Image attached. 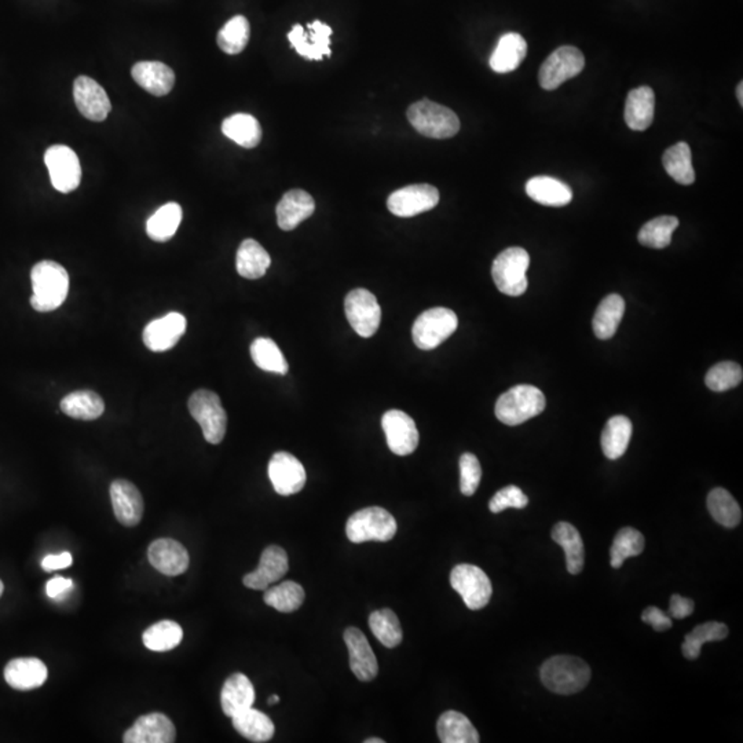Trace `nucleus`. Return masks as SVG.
Segmentation results:
<instances>
[{"mask_svg": "<svg viewBox=\"0 0 743 743\" xmlns=\"http://www.w3.org/2000/svg\"><path fill=\"white\" fill-rule=\"evenodd\" d=\"M33 294L31 304L39 313L54 312L62 306L69 291V275L64 266L43 260L31 271Z\"/></svg>", "mask_w": 743, "mask_h": 743, "instance_id": "nucleus-1", "label": "nucleus"}, {"mask_svg": "<svg viewBox=\"0 0 743 743\" xmlns=\"http://www.w3.org/2000/svg\"><path fill=\"white\" fill-rule=\"evenodd\" d=\"M542 684L560 695L580 693L591 680V667L585 661L572 656L552 657L539 671Z\"/></svg>", "mask_w": 743, "mask_h": 743, "instance_id": "nucleus-2", "label": "nucleus"}, {"mask_svg": "<svg viewBox=\"0 0 743 743\" xmlns=\"http://www.w3.org/2000/svg\"><path fill=\"white\" fill-rule=\"evenodd\" d=\"M547 405L544 394L534 385H521L503 394L495 403V417L507 426H519L542 413Z\"/></svg>", "mask_w": 743, "mask_h": 743, "instance_id": "nucleus-3", "label": "nucleus"}, {"mask_svg": "<svg viewBox=\"0 0 743 743\" xmlns=\"http://www.w3.org/2000/svg\"><path fill=\"white\" fill-rule=\"evenodd\" d=\"M408 120L416 131L434 140L452 138L460 131V120L452 109L421 99L408 109Z\"/></svg>", "mask_w": 743, "mask_h": 743, "instance_id": "nucleus-4", "label": "nucleus"}, {"mask_svg": "<svg viewBox=\"0 0 743 743\" xmlns=\"http://www.w3.org/2000/svg\"><path fill=\"white\" fill-rule=\"evenodd\" d=\"M529 266L530 257L528 251L519 247L507 248L493 262L492 277L495 286L508 296H521L525 294L529 285L526 277Z\"/></svg>", "mask_w": 743, "mask_h": 743, "instance_id": "nucleus-5", "label": "nucleus"}, {"mask_svg": "<svg viewBox=\"0 0 743 743\" xmlns=\"http://www.w3.org/2000/svg\"><path fill=\"white\" fill-rule=\"evenodd\" d=\"M346 534L354 544L387 542L396 534V521L382 507H367L349 518Z\"/></svg>", "mask_w": 743, "mask_h": 743, "instance_id": "nucleus-6", "label": "nucleus"}, {"mask_svg": "<svg viewBox=\"0 0 743 743\" xmlns=\"http://www.w3.org/2000/svg\"><path fill=\"white\" fill-rule=\"evenodd\" d=\"M189 412L202 427L207 442L218 445L228 429V414L222 406L218 394L210 390H197L189 398Z\"/></svg>", "mask_w": 743, "mask_h": 743, "instance_id": "nucleus-7", "label": "nucleus"}, {"mask_svg": "<svg viewBox=\"0 0 743 743\" xmlns=\"http://www.w3.org/2000/svg\"><path fill=\"white\" fill-rule=\"evenodd\" d=\"M458 315L446 307H434L421 313L412 328L414 344L420 350H434L458 330Z\"/></svg>", "mask_w": 743, "mask_h": 743, "instance_id": "nucleus-8", "label": "nucleus"}, {"mask_svg": "<svg viewBox=\"0 0 743 743\" xmlns=\"http://www.w3.org/2000/svg\"><path fill=\"white\" fill-rule=\"evenodd\" d=\"M585 59L577 47L563 46L545 59L539 68V86L544 90H557L566 80L573 79L583 72Z\"/></svg>", "mask_w": 743, "mask_h": 743, "instance_id": "nucleus-9", "label": "nucleus"}, {"mask_svg": "<svg viewBox=\"0 0 743 743\" xmlns=\"http://www.w3.org/2000/svg\"><path fill=\"white\" fill-rule=\"evenodd\" d=\"M450 584L469 610L484 609L492 598V583L478 566H456L450 573Z\"/></svg>", "mask_w": 743, "mask_h": 743, "instance_id": "nucleus-10", "label": "nucleus"}, {"mask_svg": "<svg viewBox=\"0 0 743 743\" xmlns=\"http://www.w3.org/2000/svg\"><path fill=\"white\" fill-rule=\"evenodd\" d=\"M347 321L361 338H372L377 332L382 321V309L372 292L354 289L344 301Z\"/></svg>", "mask_w": 743, "mask_h": 743, "instance_id": "nucleus-11", "label": "nucleus"}, {"mask_svg": "<svg viewBox=\"0 0 743 743\" xmlns=\"http://www.w3.org/2000/svg\"><path fill=\"white\" fill-rule=\"evenodd\" d=\"M44 163L49 169L54 189L61 193H70L79 187L82 181V167L79 158L72 149L65 145L50 146L44 155Z\"/></svg>", "mask_w": 743, "mask_h": 743, "instance_id": "nucleus-12", "label": "nucleus"}, {"mask_svg": "<svg viewBox=\"0 0 743 743\" xmlns=\"http://www.w3.org/2000/svg\"><path fill=\"white\" fill-rule=\"evenodd\" d=\"M439 192L431 185H409L391 193L387 207L391 213L400 218H412L437 207Z\"/></svg>", "mask_w": 743, "mask_h": 743, "instance_id": "nucleus-13", "label": "nucleus"}, {"mask_svg": "<svg viewBox=\"0 0 743 743\" xmlns=\"http://www.w3.org/2000/svg\"><path fill=\"white\" fill-rule=\"evenodd\" d=\"M382 427L387 438L391 452L396 456L412 455L419 446V431L416 423L405 412H385L382 417Z\"/></svg>", "mask_w": 743, "mask_h": 743, "instance_id": "nucleus-14", "label": "nucleus"}, {"mask_svg": "<svg viewBox=\"0 0 743 743\" xmlns=\"http://www.w3.org/2000/svg\"><path fill=\"white\" fill-rule=\"evenodd\" d=\"M268 478L278 494H296L306 485V469L291 453L278 452L268 463Z\"/></svg>", "mask_w": 743, "mask_h": 743, "instance_id": "nucleus-15", "label": "nucleus"}, {"mask_svg": "<svg viewBox=\"0 0 743 743\" xmlns=\"http://www.w3.org/2000/svg\"><path fill=\"white\" fill-rule=\"evenodd\" d=\"M331 35L332 28L317 20L307 23V31L297 23L288 33V39L299 56L320 61L322 57L331 56Z\"/></svg>", "mask_w": 743, "mask_h": 743, "instance_id": "nucleus-16", "label": "nucleus"}, {"mask_svg": "<svg viewBox=\"0 0 743 743\" xmlns=\"http://www.w3.org/2000/svg\"><path fill=\"white\" fill-rule=\"evenodd\" d=\"M186 332V318L181 313H168L146 325L143 343L155 353L171 350Z\"/></svg>", "mask_w": 743, "mask_h": 743, "instance_id": "nucleus-17", "label": "nucleus"}, {"mask_svg": "<svg viewBox=\"0 0 743 743\" xmlns=\"http://www.w3.org/2000/svg\"><path fill=\"white\" fill-rule=\"evenodd\" d=\"M288 555L281 547L270 545L263 551L259 566L245 575L244 585L254 591H266L271 584L277 583L288 573Z\"/></svg>", "mask_w": 743, "mask_h": 743, "instance_id": "nucleus-18", "label": "nucleus"}, {"mask_svg": "<svg viewBox=\"0 0 743 743\" xmlns=\"http://www.w3.org/2000/svg\"><path fill=\"white\" fill-rule=\"evenodd\" d=\"M73 96L80 113L91 122H104L111 112L108 94L91 77H79L75 80Z\"/></svg>", "mask_w": 743, "mask_h": 743, "instance_id": "nucleus-19", "label": "nucleus"}, {"mask_svg": "<svg viewBox=\"0 0 743 743\" xmlns=\"http://www.w3.org/2000/svg\"><path fill=\"white\" fill-rule=\"evenodd\" d=\"M149 562L161 575L176 577L186 572L190 557L181 542L172 539H159L149 545Z\"/></svg>", "mask_w": 743, "mask_h": 743, "instance_id": "nucleus-20", "label": "nucleus"}, {"mask_svg": "<svg viewBox=\"0 0 743 743\" xmlns=\"http://www.w3.org/2000/svg\"><path fill=\"white\" fill-rule=\"evenodd\" d=\"M111 500L114 516L122 526L140 525L143 515V499L140 490L126 479H117L111 485Z\"/></svg>", "mask_w": 743, "mask_h": 743, "instance_id": "nucleus-21", "label": "nucleus"}, {"mask_svg": "<svg viewBox=\"0 0 743 743\" xmlns=\"http://www.w3.org/2000/svg\"><path fill=\"white\" fill-rule=\"evenodd\" d=\"M176 726L166 714L149 713L140 716L131 729H127L122 740L126 743H172L176 742Z\"/></svg>", "mask_w": 743, "mask_h": 743, "instance_id": "nucleus-22", "label": "nucleus"}, {"mask_svg": "<svg viewBox=\"0 0 743 743\" xmlns=\"http://www.w3.org/2000/svg\"><path fill=\"white\" fill-rule=\"evenodd\" d=\"M347 650L350 656V667L357 679L370 682L377 676L379 664L376 656L370 648L367 636L358 628H347L344 632Z\"/></svg>", "mask_w": 743, "mask_h": 743, "instance_id": "nucleus-23", "label": "nucleus"}, {"mask_svg": "<svg viewBox=\"0 0 743 743\" xmlns=\"http://www.w3.org/2000/svg\"><path fill=\"white\" fill-rule=\"evenodd\" d=\"M314 198L301 189L286 192L277 204V223L281 231H294L314 213Z\"/></svg>", "mask_w": 743, "mask_h": 743, "instance_id": "nucleus-24", "label": "nucleus"}, {"mask_svg": "<svg viewBox=\"0 0 743 743\" xmlns=\"http://www.w3.org/2000/svg\"><path fill=\"white\" fill-rule=\"evenodd\" d=\"M49 671L43 661L38 658H15L5 667V680L10 687L18 691H30L46 683Z\"/></svg>", "mask_w": 743, "mask_h": 743, "instance_id": "nucleus-25", "label": "nucleus"}, {"mask_svg": "<svg viewBox=\"0 0 743 743\" xmlns=\"http://www.w3.org/2000/svg\"><path fill=\"white\" fill-rule=\"evenodd\" d=\"M131 75L138 86L156 96L167 95L176 83V73L163 62H138L132 67Z\"/></svg>", "mask_w": 743, "mask_h": 743, "instance_id": "nucleus-26", "label": "nucleus"}, {"mask_svg": "<svg viewBox=\"0 0 743 743\" xmlns=\"http://www.w3.org/2000/svg\"><path fill=\"white\" fill-rule=\"evenodd\" d=\"M656 95L653 88L643 86L630 91L625 103V122L633 131H646L653 124Z\"/></svg>", "mask_w": 743, "mask_h": 743, "instance_id": "nucleus-27", "label": "nucleus"}, {"mask_svg": "<svg viewBox=\"0 0 743 743\" xmlns=\"http://www.w3.org/2000/svg\"><path fill=\"white\" fill-rule=\"evenodd\" d=\"M528 54V43L519 33H505L500 38L492 57L490 68L497 73H510L518 69Z\"/></svg>", "mask_w": 743, "mask_h": 743, "instance_id": "nucleus-28", "label": "nucleus"}, {"mask_svg": "<svg viewBox=\"0 0 743 743\" xmlns=\"http://www.w3.org/2000/svg\"><path fill=\"white\" fill-rule=\"evenodd\" d=\"M255 702V688L245 675L234 674L226 680L221 693L222 711L226 716H236Z\"/></svg>", "mask_w": 743, "mask_h": 743, "instance_id": "nucleus-29", "label": "nucleus"}, {"mask_svg": "<svg viewBox=\"0 0 743 743\" xmlns=\"http://www.w3.org/2000/svg\"><path fill=\"white\" fill-rule=\"evenodd\" d=\"M529 197L547 207H565L573 200V192L565 182L552 177H536L526 184Z\"/></svg>", "mask_w": 743, "mask_h": 743, "instance_id": "nucleus-30", "label": "nucleus"}, {"mask_svg": "<svg viewBox=\"0 0 743 743\" xmlns=\"http://www.w3.org/2000/svg\"><path fill=\"white\" fill-rule=\"evenodd\" d=\"M270 265V255L259 242L252 239L241 242L236 257L237 273L241 277L248 280L262 278Z\"/></svg>", "mask_w": 743, "mask_h": 743, "instance_id": "nucleus-31", "label": "nucleus"}, {"mask_svg": "<svg viewBox=\"0 0 743 743\" xmlns=\"http://www.w3.org/2000/svg\"><path fill=\"white\" fill-rule=\"evenodd\" d=\"M233 727L245 739L255 743L268 742L276 732L275 723L263 711L248 708L231 717Z\"/></svg>", "mask_w": 743, "mask_h": 743, "instance_id": "nucleus-32", "label": "nucleus"}, {"mask_svg": "<svg viewBox=\"0 0 743 743\" xmlns=\"http://www.w3.org/2000/svg\"><path fill=\"white\" fill-rule=\"evenodd\" d=\"M552 539L565 549L567 572L570 575L583 572L585 552L580 531L570 523L560 522L552 529Z\"/></svg>", "mask_w": 743, "mask_h": 743, "instance_id": "nucleus-33", "label": "nucleus"}, {"mask_svg": "<svg viewBox=\"0 0 743 743\" xmlns=\"http://www.w3.org/2000/svg\"><path fill=\"white\" fill-rule=\"evenodd\" d=\"M624 313L625 301L620 294H612L604 297L592 321L594 335L601 340L612 339L620 327Z\"/></svg>", "mask_w": 743, "mask_h": 743, "instance_id": "nucleus-34", "label": "nucleus"}, {"mask_svg": "<svg viewBox=\"0 0 743 743\" xmlns=\"http://www.w3.org/2000/svg\"><path fill=\"white\" fill-rule=\"evenodd\" d=\"M438 737L443 743H478L479 734L473 723L458 711H445L438 719Z\"/></svg>", "mask_w": 743, "mask_h": 743, "instance_id": "nucleus-35", "label": "nucleus"}, {"mask_svg": "<svg viewBox=\"0 0 743 743\" xmlns=\"http://www.w3.org/2000/svg\"><path fill=\"white\" fill-rule=\"evenodd\" d=\"M59 405L67 416L77 420H86V421L98 419L105 412V403L103 398L94 391L88 390L73 391L68 394Z\"/></svg>", "mask_w": 743, "mask_h": 743, "instance_id": "nucleus-36", "label": "nucleus"}, {"mask_svg": "<svg viewBox=\"0 0 743 743\" xmlns=\"http://www.w3.org/2000/svg\"><path fill=\"white\" fill-rule=\"evenodd\" d=\"M222 132L242 148L252 149L262 140V127L248 113L231 114L222 122Z\"/></svg>", "mask_w": 743, "mask_h": 743, "instance_id": "nucleus-37", "label": "nucleus"}, {"mask_svg": "<svg viewBox=\"0 0 743 743\" xmlns=\"http://www.w3.org/2000/svg\"><path fill=\"white\" fill-rule=\"evenodd\" d=\"M632 437V421L625 416H614L602 432V449L610 460L622 458Z\"/></svg>", "mask_w": 743, "mask_h": 743, "instance_id": "nucleus-38", "label": "nucleus"}, {"mask_svg": "<svg viewBox=\"0 0 743 743\" xmlns=\"http://www.w3.org/2000/svg\"><path fill=\"white\" fill-rule=\"evenodd\" d=\"M181 222V205L178 203H167L148 219L146 233L153 241H168L178 231Z\"/></svg>", "mask_w": 743, "mask_h": 743, "instance_id": "nucleus-39", "label": "nucleus"}, {"mask_svg": "<svg viewBox=\"0 0 743 743\" xmlns=\"http://www.w3.org/2000/svg\"><path fill=\"white\" fill-rule=\"evenodd\" d=\"M662 163L669 177H672L677 184L688 186L695 182L693 156H691L688 143L679 142L667 149L662 158Z\"/></svg>", "mask_w": 743, "mask_h": 743, "instance_id": "nucleus-40", "label": "nucleus"}, {"mask_svg": "<svg viewBox=\"0 0 743 743\" xmlns=\"http://www.w3.org/2000/svg\"><path fill=\"white\" fill-rule=\"evenodd\" d=\"M184 639V630L181 625L177 624L176 621L156 622L152 627L143 632L142 641L145 648L156 653H164V651L172 650V648H178Z\"/></svg>", "mask_w": 743, "mask_h": 743, "instance_id": "nucleus-41", "label": "nucleus"}, {"mask_svg": "<svg viewBox=\"0 0 743 743\" xmlns=\"http://www.w3.org/2000/svg\"><path fill=\"white\" fill-rule=\"evenodd\" d=\"M708 510L711 518L724 528H735L742 521V510L739 504L735 502L731 493L721 487H717L709 493Z\"/></svg>", "mask_w": 743, "mask_h": 743, "instance_id": "nucleus-42", "label": "nucleus"}, {"mask_svg": "<svg viewBox=\"0 0 743 743\" xmlns=\"http://www.w3.org/2000/svg\"><path fill=\"white\" fill-rule=\"evenodd\" d=\"M304 589L294 581H284L276 586H268L265 591L263 601L267 606L280 612H294L304 604Z\"/></svg>", "mask_w": 743, "mask_h": 743, "instance_id": "nucleus-43", "label": "nucleus"}, {"mask_svg": "<svg viewBox=\"0 0 743 743\" xmlns=\"http://www.w3.org/2000/svg\"><path fill=\"white\" fill-rule=\"evenodd\" d=\"M729 636V628L721 622H705L693 628L683 643V656L695 661L701 656L703 644L711 641H721Z\"/></svg>", "mask_w": 743, "mask_h": 743, "instance_id": "nucleus-44", "label": "nucleus"}, {"mask_svg": "<svg viewBox=\"0 0 743 743\" xmlns=\"http://www.w3.org/2000/svg\"><path fill=\"white\" fill-rule=\"evenodd\" d=\"M369 628L377 640L387 648H396L403 641V628L393 610L383 609L372 612L369 617Z\"/></svg>", "mask_w": 743, "mask_h": 743, "instance_id": "nucleus-45", "label": "nucleus"}, {"mask_svg": "<svg viewBox=\"0 0 743 743\" xmlns=\"http://www.w3.org/2000/svg\"><path fill=\"white\" fill-rule=\"evenodd\" d=\"M251 357L255 365L271 374H288V362L281 353L280 347L268 338L255 339L251 344Z\"/></svg>", "mask_w": 743, "mask_h": 743, "instance_id": "nucleus-46", "label": "nucleus"}, {"mask_svg": "<svg viewBox=\"0 0 743 743\" xmlns=\"http://www.w3.org/2000/svg\"><path fill=\"white\" fill-rule=\"evenodd\" d=\"M679 226V219L676 216H658L653 221L648 222L639 231L638 240L644 247L662 249L672 242L674 231Z\"/></svg>", "mask_w": 743, "mask_h": 743, "instance_id": "nucleus-47", "label": "nucleus"}, {"mask_svg": "<svg viewBox=\"0 0 743 743\" xmlns=\"http://www.w3.org/2000/svg\"><path fill=\"white\" fill-rule=\"evenodd\" d=\"M249 33H251V28H249L247 18L244 15H236L219 31L216 41L223 53L236 56L247 47Z\"/></svg>", "mask_w": 743, "mask_h": 743, "instance_id": "nucleus-48", "label": "nucleus"}, {"mask_svg": "<svg viewBox=\"0 0 743 743\" xmlns=\"http://www.w3.org/2000/svg\"><path fill=\"white\" fill-rule=\"evenodd\" d=\"M644 549V537L640 531L633 528H624L618 531L610 549L612 566L620 568L625 560L638 557Z\"/></svg>", "mask_w": 743, "mask_h": 743, "instance_id": "nucleus-49", "label": "nucleus"}, {"mask_svg": "<svg viewBox=\"0 0 743 743\" xmlns=\"http://www.w3.org/2000/svg\"><path fill=\"white\" fill-rule=\"evenodd\" d=\"M743 379V370L740 365L731 361L720 362L709 369L705 377L706 385L711 391L723 393L738 387Z\"/></svg>", "mask_w": 743, "mask_h": 743, "instance_id": "nucleus-50", "label": "nucleus"}, {"mask_svg": "<svg viewBox=\"0 0 743 743\" xmlns=\"http://www.w3.org/2000/svg\"><path fill=\"white\" fill-rule=\"evenodd\" d=\"M482 479V468L473 453H464L460 458V490L464 495H474Z\"/></svg>", "mask_w": 743, "mask_h": 743, "instance_id": "nucleus-51", "label": "nucleus"}, {"mask_svg": "<svg viewBox=\"0 0 743 743\" xmlns=\"http://www.w3.org/2000/svg\"><path fill=\"white\" fill-rule=\"evenodd\" d=\"M529 504L528 495L519 489L518 486L504 487L499 490L493 495V499L489 503V510L493 513H500L507 508H516V510H522Z\"/></svg>", "mask_w": 743, "mask_h": 743, "instance_id": "nucleus-52", "label": "nucleus"}, {"mask_svg": "<svg viewBox=\"0 0 743 743\" xmlns=\"http://www.w3.org/2000/svg\"><path fill=\"white\" fill-rule=\"evenodd\" d=\"M641 620H643L646 624L651 625L657 632H665V630H671L672 625H674L672 624V618L669 617L666 612L654 606L648 607V609L644 610L643 614H641Z\"/></svg>", "mask_w": 743, "mask_h": 743, "instance_id": "nucleus-53", "label": "nucleus"}, {"mask_svg": "<svg viewBox=\"0 0 743 743\" xmlns=\"http://www.w3.org/2000/svg\"><path fill=\"white\" fill-rule=\"evenodd\" d=\"M72 589L73 581L64 577H54L46 585L47 596L54 601H64Z\"/></svg>", "mask_w": 743, "mask_h": 743, "instance_id": "nucleus-54", "label": "nucleus"}, {"mask_svg": "<svg viewBox=\"0 0 743 743\" xmlns=\"http://www.w3.org/2000/svg\"><path fill=\"white\" fill-rule=\"evenodd\" d=\"M693 609H695V604L691 599L683 598L680 594H672L671 606H669L671 617L682 620V618L693 614Z\"/></svg>", "mask_w": 743, "mask_h": 743, "instance_id": "nucleus-55", "label": "nucleus"}, {"mask_svg": "<svg viewBox=\"0 0 743 743\" xmlns=\"http://www.w3.org/2000/svg\"><path fill=\"white\" fill-rule=\"evenodd\" d=\"M73 557L69 552H61L59 555H47L43 560H41V568H43L44 572H57V570H62V568H68L69 566H72Z\"/></svg>", "mask_w": 743, "mask_h": 743, "instance_id": "nucleus-56", "label": "nucleus"}, {"mask_svg": "<svg viewBox=\"0 0 743 743\" xmlns=\"http://www.w3.org/2000/svg\"><path fill=\"white\" fill-rule=\"evenodd\" d=\"M742 94H743V85H742V82H740L739 85H738V87H737V96H738V101H739L740 105H742V104H743V95H742Z\"/></svg>", "mask_w": 743, "mask_h": 743, "instance_id": "nucleus-57", "label": "nucleus"}, {"mask_svg": "<svg viewBox=\"0 0 743 743\" xmlns=\"http://www.w3.org/2000/svg\"><path fill=\"white\" fill-rule=\"evenodd\" d=\"M268 705H276V703L280 702V697L278 695H271L270 698L267 700Z\"/></svg>", "mask_w": 743, "mask_h": 743, "instance_id": "nucleus-58", "label": "nucleus"}, {"mask_svg": "<svg viewBox=\"0 0 743 743\" xmlns=\"http://www.w3.org/2000/svg\"><path fill=\"white\" fill-rule=\"evenodd\" d=\"M365 743H385V740L380 739V738H369V739L365 740Z\"/></svg>", "mask_w": 743, "mask_h": 743, "instance_id": "nucleus-59", "label": "nucleus"}, {"mask_svg": "<svg viewBox=\"0 0 743 743\" xmlns=\"http://www.w3.org/2000/svg\"><path fill=\"white\" fill-rule=\"evenodd\" d=\"M4 591H5V585H4V583H2V580H0V596H2V593H4Z\"/></svg>", "mask_w": 743, "mask_h": 743, "instance_id": "nucleus-60", "label": "nucleus"}]
</instances>
